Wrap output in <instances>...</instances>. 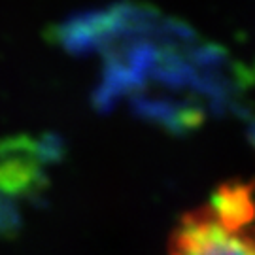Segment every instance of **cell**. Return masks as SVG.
I'll list each match as a JSON object with an SVG mask.
<instances>
[{
    "instance_id": "1",
    "label": "cell",
    "mask_w": 255,
    "mask_h": 255,
    "mask_svg": "<svg viewBox=\"0 0 255 255\" xmlns=\"http://www.w3.org/2000/svg\"><path fill=\"white\" fill-rule=\"evenodd\" d=\"M170 255H255V201L248 187H225L183 219Z\"/></svg>"
}]
</instances>
